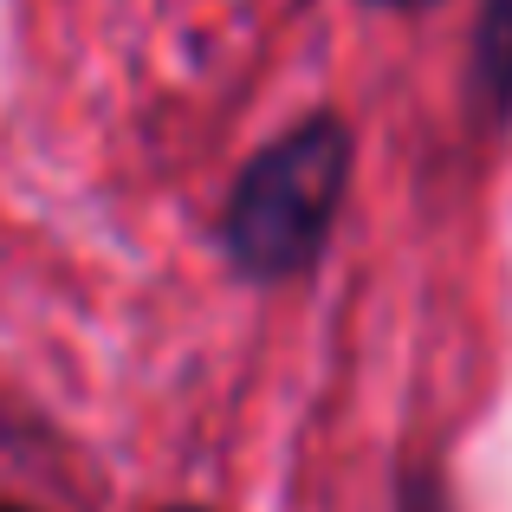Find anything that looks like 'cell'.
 <instances>
[{
  "mask_svg": "<svg viewBox=\"0 0 512 512\" xmlns=\"http://www.w3.org/2000/svg\"><path fill=\"white\" fill-rule=\"evenodd\" d=\"M0 512H26V506H0Z\"/></svg>",
  "mask_w": 512,
  "mask_h": 512,
  "instance_id": "277c9868",
  "label": "cell"
},
{
  "mask_svg": "<svg viewBox=\"0 0 512 512\" xmlns=\"http://www.w3.org/2000/svg\"><path fill=\"white\" fill-rule=\"evenodd\" d=\"M383 7H422V0H383Z\"/></svg>",
  "mask_w": 512,
  "mask_h": 512,
  "instance_id": "3957f363",
  "label": "cell"
},
{
  "mask_svg": "<svg viewBox=\"0 0 512 512\" xmlns=\"http://www.w3.org/2000/svg\"><path fill=\"white\" fill-rule=\"evenodd\" d=\"M474 85L493 117L512 111V0H487L474 33Z\"/></svg>",
  "mask_w": 512,
  "mask_h": 512,
  "instance_id": "7a4b0ae2",
  "label": "cell"
},
{
  "mask_svg": "<svg viewBox=\"0 0 512 512\" xmlns=\"http://www.w3.org/2000/svg\"><path fill=\"white\" fill-rule=\"evenodd\" d=\"M350 182V130L338 117L286 130L240 169L227 195V253L253 279H292L318 260Z\"/></svg>",
  "mask_w": 512,
  "mask_h": 512,
  "instance_id": "6da1fadb",
  "label": "cell"
}]
</instances>
